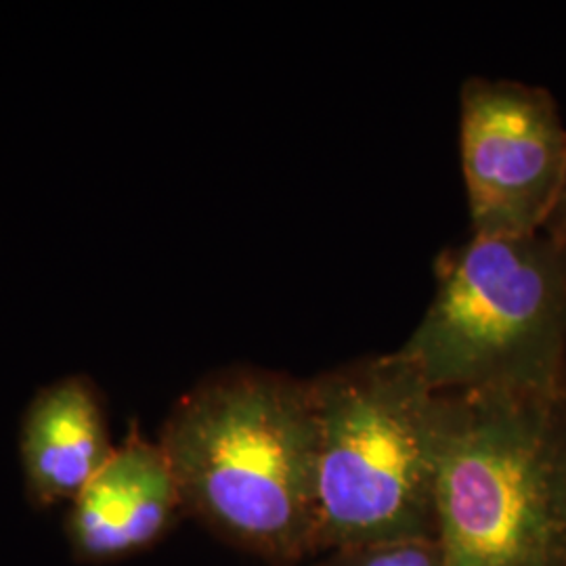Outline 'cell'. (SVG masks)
I'll list each match as a JSON object with an SVG mask.
<instances>
[{
    "label": "cell",
    "instance_id": "5",
    "mask_svg": "<svg viewBox=\"0 0 566 566\" xmlns=\"http://www.w3.org/2000/svg\"><path fill=\"white\" fill-rule=\"evenodd\" d=\"M460 158L474 238L542 233L566 172V124L544 86L472 76L460 91Z\"/></svg>",
    "mask_w": 566,
    "mask_h": 566
},
{
    "label": "cell",
    "instance_id": "6",
    "mask_svg": "<svg viewBox=\"0 0 566 566\" xmlns=\"http://www.w3.org/2000/svg\"><path fill=\"white\" fill-rule=\"evenodd\" d=\"M181 512L163 447L135 426L72 502L67 537L78 560L112 563L154 546Z\"/></svg>",
    "mask_w": 566,
    "mask_h": 566
},
{
    "label": "cell",
    "instance_id": "1",
    "mask_svg": "<svg viewBox=\"0 0 566 566\" xmlns=\"http://www.w3.org/2000/svg\"><path fill=\"white\" fill-rule=\"evenodd\" d=\"M158 443L182 512L227 544L277 565L317 552L308 378L254 365L212 371L172 405Z\"/></svg>",
    "mask_w": 566,
    "mask_h": 566
},
{
    "label": "cell",
    "instance_id": "2",
    "mask_svg": "<svg viewBox=\"0 0 566 566\" xmlns=\"http://www.w3.org/2000/svg\"><path fill=\"white\" fill-rule=\"evenodd\" d=\"M317 552L437 537L447 399L397 350L308 378Z\"/></svg>",
    "mask_w": 566,
    "mask_h": 566
},
{
    "label": "cell",
    "instance_id": "8",
    "mask_svg": "<svg viewBox=\"0 0 566 566\" xmlns=\"http://www.w3.org/2000/svg\"><path fill=\"white\" fill-rule=\"evenodd\" d=\"M332 566H449L437 537H407L334 552Z\"/></svg>",
    "mask_w": 566,
    "mask_h": 566
},
{
    "label": "cell",
    "instance_id": "3",
    "mask_svg": "<svg viewBox=\"0 0 566 566\" xmlns=\"http://www.w3.org/2000/svg\"><path fill=\"white\" fill-rule=\"evenodd\" d=\"M443 395L437 539L449 566H566V386Z\"/></svg>",
    "mask_w": 566,
    "mask_h": 566
},
{
    "label": "cell",
    "instance_id": "9",
    "mask_svg": "<svg viewBox=\"0 0 566 566\" xmlns=\"http://www.w3.org/2000/svg\"><path fill=\"white\" fill-rule=\"evenodd\" d=\"M542 233H546L547 238L552 242L558 243L560 248H566V172L565 181H563V187H560V193H558V200L554 203V210H552V214H549V219H547L546 227H544Z\"/></svg>",
    "mask_w": 566,
    "mask_h": 566
},
{
    "label": "cell",
    "instance_id": "7",
    "mask_svg": "<svg viewBox=\"0 0 566 566\" xmlns=\"http://www.w3.org/2000/svg\"><path fill=\"white\" fill-rule=\"evenodd\" d=\"M116 446L97 386L65 376L41 388L21 420L20 455L32 502H74Z\"/></svg>",
    "mask_w": 566,
    "mask_h": 566
},
{
    "label": "cell",
    "instance_id": "4",
    "mask_svg": "<svg viewBox=\"0 0 566 566\" xmlns=\"http://www.w3.org/2000/svg\"><path fill=\"white\" fill-rule=\"evenodd\" d=\"M399 353L439 392L565 388L566 248L546 233L447 248Z\"/></svg>",
    "mask_w": 566,
    "mask_h": 566
}]
</instances>
